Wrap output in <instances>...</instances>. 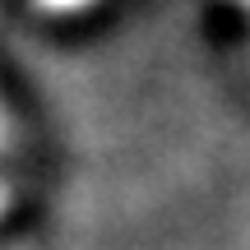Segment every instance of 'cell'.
Masks as SVG:
<instances>
[{
  "instance_id": "1",
  "label": "cell",
  "mask_w": 250,
  "mask_h": 250,
  "mask_svg": "<svg viewBox=\"0 0 250 250\" xmlns=\"http://www.w3.org/2000/svg\"><path fill=\"white\" fill-rule=\"evenodd\" d=\"M241 5H246V9H250V0H241Z\"/></svg>"
}]
</instances>
